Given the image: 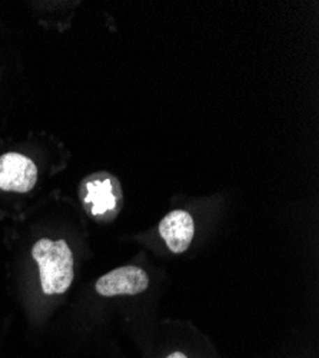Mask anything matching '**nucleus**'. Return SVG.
Instances as JSON below:
<instances>
[{
  "label": "nucleus",
  "mask_w": 319,
  "mask_h": 358,
  "mask_svg": "<svg viewBox=\"0 0 319 358\" xmlns=\"http://www.w3.org/2000/svg\"><path fill=\"white\" fill-rule=\"evenodd\" d=\"M32 257L39 265L40 285L46 295L64 294L73 282V254L66 241L39 240L32 248Z\"/></svg>",
  "instance_id": "obj_1"
},
{
  "label": "nucleus",
  "mask_w": 319,
  "mask_h": 358,
  "mask_svg": "<svg viewBox=\"0 0 319 358\" xmlns=\"http://www.w3.org/2000/svg\"><path fill=\"white\" fill-rule=\"evenodd\" d=\"M38 181V168L32 159L16 152L0 157V189L24 194Z\"/></svg>",
  "instance_id": "obj_2"
},
{
  "label": "nucleus",
  "mask_w": 319,
  "mask_h": 358,
  "mask_svg": "<svg viewBox=\"0 0 319 358\" xmlns=\"http://www.w3.org/2000/svg\"><path fill=\"white\" fill-rule=\"evenodd\" d=\"M149 275L139 266L126 265L114 268L96 281V291L103 296L138 295L149 287Z\"/></svg>",
  "instance_id": "obj_3"
},
{
  "label": "nucleus",
  "mask_w": 319,
  "mask_h": 358,
  "mask_svg": "<svg viewBox=\"0 0 319 358\" xmlns=\"http://www.w3.org/2000/svg\"><path fill=\"white\" fill-rule=\"evenodd\" d=\"M159 234L173 254H182L193 240V218L184 210L172 211L159 222Z\"/></svg>",
  "instance_id": "obj_4"
},
{
  "label": "nucleus",
  "mask_w": 319,
  "mask_h": 358,
  "mask_svg": "<svg viewBox=\"0 0 319 358\" xmlns=\"http://www.w3.org/2000/svg\"><path fill=\"white\" fill-rule=\"evenodd\" d=\"M114 184H118V181L114 182L107 173L91 175V178H88L83 182V187L80 188V195L83 196V202L89 208L92 215L99 217L105 213L114 210Z\"/></svg>",
  "instance_id": "obj_5"
},
{
  "label": "nucleus",
  "mask_w": 319,
  "mask_h": 358,
  "mask_svg": "<svg viewBox=\"0 0 319 358\" xmlns=\"http://www.w3.org/2000/svg\"><path fill=\"white\" fill-rule=\"evenodd\" d=\"M166 358H188L182 351H173L172 354H169Z\"/></svg>",
  "instance_id": "obj_6"
}]
</instances>
